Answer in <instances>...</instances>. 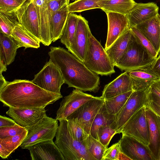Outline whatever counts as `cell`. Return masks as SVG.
Returning a JSON list of instances; mask_svg holds the SVG:
<instances>
[{"instance_id":"cell-9","label":"cell","mask_w":160,"mask_h":160,"mask_svg":"<svg viewBox=\"0 0 160 160\" xmlns=\"http://www.w3.org/2000/svg\"><path fill=\"white\" fill-rule=\"evenodd\" d=\"M14 13L18 24L41 42L38 14L33 0H28Z\"/></svg>"},{"instance_id":"cell-31","label":"cell","mask_w":160,"mask_h":160,"mask_svg":"<svg viewBox=\"0 0 160 160\" xmlns=\"http://www.w3.org/2000/svg\"><path fill=\"white\" fill-rule=\"evenodd\" d=\"M132 90L113 97L104 100V104L107 112L117 117L129 97L133 92Z\"/></svg>"},{"instance_id":"cell-21","label":"cell","mask_w":160,"mask_h":160,"mask_svg":"<svg viewBox=\"0 0 160 160\" xmlns=\"http://www.w3.org/2000/svg\"><path fill=\"white\" fill-rule=\"evenodd\" d=\"M132 90V80L128 72H125L104 86L101 97L105 100Z\"/></svg>"},{"instance_id":"cell-8","label":"cell","mask_w":160,"mask_h":160,"mask_svg":"<svg viewBox=\"0 0 160 160\" xmlns=\"http://www.w3.org/2000/svg\"><path fill=\"white\" fill-rule=\"evenodd\" d=\"M145 110L144 106L134 114L124 124L120 133L132 137L148 146L149 131Z\"/></svg>"},{"instance_id":"cell-43","label":"cell","mask_w":160,"mask_h":160,"mask_svg":"<svg viewBox=\"0 0 160 160\" xmlns=\"http://www.w3.org/2000/svg\"><path fill=\"white\" fill-rule=\"evenodd\" d=\"M17 124L13 119L1 115L0 116V128L14 126Z\"/></svg>"},{"instance_id":"cell-48","label":"cell","mask_w":160,"mask_h":160,"mask_svg":"<svg viewBox=\"0 0 160 160\" xmlns=\"http://www.w3.org/2000/svg\"><path fill=\"white\" fill-rule=\"evenodd\" d=\"M7 66L2 55L0 54V74L6 71Z\"/></svg>"},{"instance_id":"cell-38","label":"cell","mask_w":160,"mask_h":160,"mask_svg":"<svg viewBox=\"0 0 160 160\" xmlns=\"http://www.w3.org/2000/svg\"><path fill=\"white\" fill-rule=\"evenodd\" d=\"M115 125H107L100 128L99 132V141L106 148L113 136L117 134Z\"/></svg>"},{"instance_id":"cell-2","label":"cell","mask_w":160,"mask_h":160,"mask_svg":"<svg viewBox=\"0 0 160 160\" xmlns=\"http://www.w3.org/2000/svg\"><path fill=\"white\" fill-rule=\"evenodd\" d=\"M48 52L50 60L59 69L64 83L83 91L97 92L100 77L69 51L61 47H51Z\"/></svg>"},{"instance_id":"cell-10","label":"cell","mask_w":160,"mask_h":160,"mask_svg":"<svg viewBox=\"0 0 160 160\" xmlns=\"http://www.w3.org/2000/svg\"><path fill=\"white\" fill-rule=\"evenodd\" d=\"M98 98L77 89H73L60 103L56 113V119L59 121L66 119L82 104L90 100Z\"/></svg>"},{"instance_id":"cell-29","label":"cell","mask_w":160,"mask_h":160,"mask_svg":"<svg viewBox=\"0 0 160 160\" xmlns=\"http://www.w3.org/2000/svg\"><path fill=\"white\" fill-rule=\"evenodd\" d=\"M0 54L5 60L7 65L14 60L17 51L19 47L15 40L11 37L8 36L0 32Z\"/></svg>"},{"instance_id":"cell-42","label":"cell","mask_w":160,"mask_h":160,"mask_svg":"<svg viewBox=\"0 0 160 160\" xmlns=\"http://www.w3.org/2000/svg\"><path fill=\"white\" fill-rule=\"evenodd\" d=\"M149 68L160 79V56L155 59L152 65Z\"/></svg>"},{"instance_id":"cell-37","label":"cell","mask_w":160,"mask_h":160,"mask_svg":"<svg viewBox=\"0 0 160 160\" xmlns=\"http://www.w3.org/2000/svg\"><path fill=\"white\" fill-rule=\"evenodd\" d=\"M131 32L138 42L154 58L158 54L151 42L135 27L130 28Z\"/></svg>"},{"instance_id":"cell-4","label":"cell","mask_w":160,"mask_h":160,"mask_svg":"<svg viewBox=\"0 0 160 160\" xmlns=\"http://www.w3.org/2000/svg\"><path fill=\"white\" fill-rule=\"evenodd\" d=\"M83 63L90 70L102 76L110 75L115 72V66L105 50L89 32L87 49Z\"/></svg>"},{"instance_id":"cell-51","label":"cell","mask_w":160,"mask_h":160,"mask_svg":"<svg viewBox=\"0 0 160 160\" xmlns=\"http://www.w3.org/2000/svg\"><path fill=\"white\" fill-rule=\"evenodd\" d=\"M159 56H160V52L159 55Z\"/></svg>"},{"instance_id":"cell-33","label":"cell","mask_w":160,"mask_h":160,"mask_svg":"<svg viewBox=\"0 0 160 160\" xmlns=\"http://www.w3.org/2000/svg\"><path fill=\"white\" fill-rule=\"evenodd\" d=\"M84 142L87 151L96 160H102L104 152L107 148L90 134L84 140Z\"/></svg>"},{"instance_id":"cell-30","label":"cell","mask_w":160,"mask_h":160,"mask_svg":"<svg viewBox=\"0 0 160 160\" xmlns=\"http://www.w3.org/2000/svg\"><path fill=\"white\" fill-rule=\"evenodd\" d=\"M78 18V15L69 13L65 24L62 35L60 38L69 52L74 38Z\"/></svg>"},{"instance_id":"cell-26","label":"cell","mask_w":160,"mask_h":160,"mask_svg":"<svg viewBox=\"0 0 160 160\" xmlns=\"http://www.w3.org/2000/svg\"><path fill=\"white\" fill-rule=\"evenodd\" d=\"M136 3L134 0H102L98 5L106 13L113 12L127 15Z\"/></svg>"},{"instance_id":"cell-15","label":"cell","mask_w":160,"mask_h":160,"mask_svg":"<svg viewBox=\"0 0 160 160\" xmlns=\"http://www.w3.org/2000/svg\"><path fill=\"white\" fill-rule=\"evenodd\" d=\"M120 150L131 160H155L148 146L134 138L122 135Z\"/></svg>"},{"instance_id":"cell-5","label":"cell","mask_w":160,"mask_h":160,"mask_svg":"<svg viewBox=\"0 0 160 160\" xmlns=\"http://www.w3.org/2000/svg\"><path fill=\"white\" fill-rule=\"evenodd\" d=\"M155 59L138 42L132 33L127 49L115 66L122 71L129 72L149 67Z\"/></svg>"},{"instance_id":"cell-28","label":"cell","mask_w":160,"mask_h":160,"mask_svg":"<svg viewBox=\"0 0 160 160\" xmlns=\"http://www.w3.org/2000/svg\"><path fill=\"white\" fill-rule=\"evenodd\" d=\"M11 36L18 43L19 48L23 47L25 49L32 48H38L40 47V42L27 31L19 24L15 26Z\"/></svg>"},{"instance_id":"cell-49","label":"cell","mask_w":160,"mask_h":160,"mask_svg":"<svg viewBox=\"0 0 160 160\" xmlns=\"http://www.w3.org/2000/svg\"><path fill=\"white\" fill-rule=\"evenodd\" d=\"M131 160L128 157L126 154L120 151L119 153L118 160Z\"/></svg>"},{"instance_id":"cell-25","label":"cell","mask_w":160,"mask_h":160,"mask_svg":"<svg viewBox=\"0 0 160 160\" xmlns=\"http://www.w3.org/2000/svg\"><path fill=\"white\" fill-rule=\"evenodd\" d=\"M132 35L130 28L117 39L105 51L114 66L127 49Z\"/></svg>"},{"instance_id":"cell-40","label":"cell","mask_w":160,"mask_h":160,"mask_svg":"<svg viewBox=\"0 0 160 160\" xmlns=\"http://www.w3.org/2000/svg\"><path fill=\"white\" fill-rule=\"evenodd\" d=\"M26 129H27L18 124L14 126L0 128V139L15 136Z\"/></svg>"},{"instance_id":"cell-39","label":"cell","mask_w":160,"mask_h":160,"mask_svg":"<svg viewBox=\"0 0 160 160\" xmlns=\"http://www.w3.org/2000/svg\"><path fill=\"white\" fill-rule=\"evenodd\" d=\"M28 0H0V12H10L16 11Z\"/></svg>"},{"instance_id":"cell-24","label":"cell","mask_w":160,"mask_h":160,"mask_svg":"<svg viewBox=\"0 0 160 160\" xmlns=\"http://www.w3.org/2000/svg\"><path fill=\"white\" fill-rule=\"evenodd\" d=\"M149 67L128 72L132 82L133 91H146L154 81L159 79Z\"/></svg>"},{"instance_id":"cell-22","label":"cell","mask_w":160,"mask_h":160,"mask_svg":"<svg viewBox=\"0 0 160 160\" xmlns=\"http://www.w3.org/2000/svg\"><path fill=\"white\" fill-rule=\"evenodd\" d=\"M135 27L152 43L159 54L160 52V15Z\"/></svg>"},{"instance_id":"cell-1","label":"cell","mask_w":160,"mask_h":160,"mask_svg":"<svg viewBox=\"0 0 160 160\" xmlns=\"http://www.w3.org/2000/svg\"><path fill=\"white\" fill-rule=\"evenodd\" d=\"M62 97L61 93L46 90L27 80L8 82L0 89L3 106L13 108H43Z\"/></svg>"},{"instance_id":"cell-19","label":"cell","mask_w":160,"mask_h":160,"mask_svg":"<svg viewBox=\"0 0 160 160\" xmlns=\"http://www.w3.org/2000/svg\"><path fill=\"white\" fill-rule=\"evenodd\" d=\"M159 8L154 2L136 3L127 15L130 28L136 27L158 14Z\"/></svg>"},{"instance_id":"cell-6","label":"cell","mask_w":160,"mask_h":160,"mask_svg":"<svg viewBox=\"0 0 160 160\" xmlns=\"http://www.w3.org/2000/svg\"><path fill=\"white\" fill-rule=\"evenodd\" d=\"M58 120L45 116L38 122L28 130L27 135L20 147L28 149L32 146L40 142L53 140L56 136L58 128Z\"/></svg>"},{"instance_id":"cell-20","label":"cell","mask_w":160,"mask_h":160,"mask_svg":"<svg viewBox=\"0 0 160 160\" xmlns=\"http://www.w3.org/2000/svg\"><path fill=\"white\" fill-rule=\"evenodd\" d=\"M37 10L40 28L41 42L46 46L52 43L50 34V19L46 0H33Z\"/></svg>"},{"instance_id":"cell-23","label":"cell","mask_w":160,"mask_h":160,"mask_svg":"<svg viewBox=\"0 0 160 160\" xmlns=\"http://www.w3.org/2000/svg\"><path fill=\"white\" fill-rule=\"evenodd\" d=\"M69 0L60 9L52 12L50 21V34L51 42H54L60 39L69 13L68 6Z\"/></svg>"},{"instance_id":"cell-13","label":"cell","mask_w":160,"mask_h":160,"mask_svg":"<svg viewBox=\"0 0 160 160\" xmlns=\"http://www.w3.org/2000/svg\"><path fill=\"white\" fill-rule=\"evenodd\" d=\"M46 112L45 108H9L6 113L18 124L28 130L47 115Z\"/></svg>"},{"instance_id":"cell-12","label":"cell","mask_w":160,"mask_h":160,"mask_svg":"<svg viewBox=\"0 0 160 160\" xmlns=\"http://www.w3.org/2000/svg\"><path fill=\"white\" fill-rule=\"evenodd\" d=\"M104 102V99L101 97L90 100L82 104L66 119L77 118L85 132L90 135L92 123Z\"/></svg>"},{"instance_id":"cell-50","label":"cell","mask_w":160,"mask_h":160,"mask_svg":"<svg viewBox=\"0 0 160 160\" xmlns=\"http://www.w3.org/2000/svg\"><path fill=\"white\" fill-rule=\"evenodd\" d=\"M158 120H159V123H160V117H159V116H158Z\"/></svg>"},{"instance_id":"cell-32","label":"cell","mask_w":160,"mask_h":160,"mask_svg":"<svg viewBox=\"0 0 160 160\" xmlns=\"http://www.w3.org/2000/svg\"><path fill=\"white\" fill-rule=\"evenodd\" d=\"M14 12H0V32L8 36H11L13 29L18 24Z\"/></svg>"},{"instance_id":"cell-44","label":"cell","mask_w":160,"mask_h":160,"mask_svg":"<svg viewBox=\"0 0 160 160\" xmlns=\"http://www.w3.org/2000/svg\"><path fill=\"white\" fill-rule=\"evenodd\" d=\"M148 91L155 94L160 98V79H158L154 81Z\"/></svg>"},{"instance_id":"cell-18","label":"cell","mask_w":160,"mask_h":160,"mask_svg":"<svg viewBox=\"0 0 160 160\" xmlns=\"http://www.w3.org/2000/svg\"><path fill=\"white\" fill-rule=\"evenodd\" d=\"M28 150L32 160H65L53 140L40 142Z\"/></svg>"},{"instance_id":"cell-41","label":"cell","mask_w":160,"mask_h":160,"mask_svg":"<svg viewBox=\"0 0 160 160\" xmlns=\"http://www.w3.org/2000/svg\"><path fill=\"white\" fill-rule=\"evenodd\" d=\"M120 151V142L119 141L106 150L102 160H118Z\"/></svg>"},{"instance_id":"cell-7","label":"cell","mask_w":160,"mask_h":160,"mask_svg":"<svg viewBox=\"0 0 160 160\" xmlns=\"http://www.w3.org/2000/svg\"><path fill=\"white\" fill-rule=\"evenodd\" d=\"M32 81L46 90L58 93H61V86L64 83L59 69L50 60Z\"/></svg>"},{"instance_id":"cell-47","label":"cell","mask_w":160,"mask_h":160,"mask_svg":"<svg viewBox=\"0 0 160 160\" xmlns=\"http://www.w3.org/2000/svg\"><path fill=\"white\" fill-rule=\"evenodd\" d=\"M0 156L2 159L7 158L11 154L10 151L3 145L0 144Z\"/></svg>"},{"instance_id":"cell-34","label":"cell","mask_w":160,"mask_h":160,"mask_svg":"<svg viewBox=\"0 0 160 160\" xmlns=\"http://www.w3.org/2000/svg\"><path fill=\"white\" fill-rule=\"evenodd\" d=\"M102 0H76L69 3V13L81 12L95 8H100L98 3Z\"/></svg>"},{"instance_id":"cell-46","label":"cell","mask_w":160,"mask_h":160,"mask_svg":"<svg viewBox=\"0 0 160 160\" xmlns=\"http://www.w3.org/2000/svg\"><path fill=\"white\" fill-rule=\"evenodd\" d=\"M148 89L147 90L148 98L153 102L160 108V98L155 94L149 92Z\"/></svg>"},{"instance_id":"cell-27","label":"cell","mask_w":160,"mask_h":160,"mask_svg":"<svg viewBox=\"0 0 160 160\" xmlns=\"http://www.w3.org/2000/svg\"><path fill=\"white\" fill-rule=\"evenodd\" d=\"M116 116L110 115L107 112L103 103L92 123L90 134L99 140V132L100 128L107 125L114 124L116 126Z\"/></svg>"},{"instance_id":"cell-35","label":"cell","mask_w":160,"mask_h":160,"mask_svg":"<svg viewBox=\"0 0 160 160\" xmlns=\"http://www.w3.org/2000/svg\"><path fill=\"white\" fill-rule=\"evenodd\" d=\"M28 133V130L26 129L15 136L0 139V144L7 148L11 153L20 146L27 137Z\"/></svg>"},{"instance_id":"cell-16","label":"cell","mask_w":160,"mask_h":160,"mask_svg":"<svg viewBox=\"0 0 160 160\" xmlns=\"http://www.w3.org/2000/svg\"><path fill=\"white\" fill-rule=\"evenodd\" d=\"M106 13L108 18V30L105 50L130 28L127 15L113 12Z\"/></svg>"},{"instance_id":"cell-14","label":"cell","mask_w":160,"mask_h":160,"mask_svg":"<svg viewBox=\"0 0 160 160\" xmlns=\"http://www.w3.org/2000/svg\"><path fill=\"white\" fill-rule=\"evenodd\" d=\"M90 31L88 22L81 15H78L76 30L69 52L82 62L87 49Z\"/></svg>"},{"instance_id":"cell-53","label":"cell","mask_w":160,"mask_h":160,"mask_svg":"<svg viewBox=\"0 0 160 160\" xmlns=\"http://www.w3.org/2000/svg\"></svg>"},{"instance_id":"cell-3","label":"cell","mask_w":160,"mask_h":160,"mask_svg":"<svg viewBox=\"0 0 160 160\" xmlns=\"http://www.w3.org/2000/svg\"><path fill=\"white\" fill-rule=\"evenodd\" d=\"M59 122L54 142L65 160H96L87 151L84 140L79 141L73 137L68 128L67 120Z\"/></svg>"},{"instance_id":"cell-52","label":"cell","mask_w":160,"mask_h":160,"mask_svg":"<svg viewBox=\"0 0 160 160\" xmlns=\"http://www.w3.org/2000/svg\"></svg>"},{"instance_id":"cell-11","label":"cell","mask_w":160,"mask_h":160,"mask_svg":"<svg viewBox=\"0 0 160 160\" xmlns=\"http://www.w3.org/2000/svg\"><path fill=\"white\" fill-rule=\"evenodd\" d=\"M147 90L133 91L131 94L117 117L116 121L117 133H120L124 124L131 117L145 106Z\"/></svg>"},{"instance_id":"cell-36","label":"cell","mask_w":160,"mask_h":160,"mask_svg":"<svg viewBox=\"0 0 160 160\" xmlns=\"http://www.w3.org/2000/svg\"><path fill=\"white\" fill-rule=\"evenodd\" d=\"M66 120L69 131L77 140L84 141L89 135L85 132L80 125L77 118H73Z\"/></svg>"},{"instance_id":"cell-17","label":"cell","mask_w":160,"mask_h":160,"mask_svg":"<svg viewBox=\"0 0 160 160\" xmlns=\"http://www.w3.org/2000/svg\"><path fill=\"white\" fill-rule=\"evenodd\" d=\"M148 125L149 143L148 147L155 160H160V124L158 115L146 107Z\"/></svg>"},{"instance_id":"cell-45","label":"cell","mask_w":160,"mask_h":160,"mask_svg":"<svg viewBox=\"0 0 160 160\" xmlns=\"http://www.w3.org/2000/svg\"><path fill=\"white\" fill-rule=\"evenodd\" d=\"M145 106L151 109L160 117V108L153 102L148 98L147 97Z\"/></svg>"}]
</instances>
